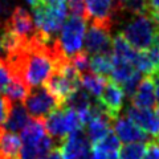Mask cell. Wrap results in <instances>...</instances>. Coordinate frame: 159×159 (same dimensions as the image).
<instances>
[{
  "label": "cell",
  "instance_id": "cell-1",
  "mask_svg": "<svg viewBox=\"0 0 159 159\" xmlns=\"http://www.w3.org/2000/svg\"><path fill=\"white\" fill-rule=\"evenodd\" d=\"M158 33L157 24L150 13L133 15V17L125 24L122 36L137 52L147 51L152 47L155 34Z\"/></svg>",
  "mask_w": 159,
  "mask_h": 159
},
{
  "label": "cell",
  "instance_id": "cell-2",
  "mask_svg": "<svg viewBox=\"0 0 159 159\" xmlns=\"http://www.w3.org/2000/svg\"><path fill=\"white\" fill-rule=\"evenodd\" d=\"M86 31V20L81 16L70 15L64 23L60 31L58 37H56V44L66 58H73L77 53L81 52L84 39Z\"/></svg>",
  "mask_w": 159,
  "mask_h": 159
},
{
  "label": "cell",
  "instance_id": "cell-3",
  "mask_svg": "<svg viewBox=\"0 0 159 159\" xmlns=\"http://www.w3.org/2000/svg\"><path fill=\"white\" fill-rule=\"evenodd\" d=\"M32 11L37 33L47 40L56 39L57 32L61 31L68 16L66 4H62L58 7H49L41 3Z\"/></svg>",
  "mask_w": 159,
  "mask_h": 159
},
{
  "label": "cell",
  "instance_id": "cell-4",
  "mask_svg": "<svg viewBox=\"0 0 159 159\" xmlns=\"http://www.w3.org/2000/svg\"><path fill=\"white\" fill-rule=\"evenodd\" d=\"M24 106L32 116V119H43V121H45V118L57 109H61L58 101L48 92L45 86L31 89L24 101Z\"/></svg>",
  "mask_w": 159,
  "mask_h": 159
},
{
  "label": "cell",
  "instance_id": "cell-5",
  "mask_svg": "<svg viewBox=\"0 0 159 159\" xmlns=\"http://www.w3.org/2000/svg\"><path fill=\"white\" fill-rule=\"evenodd\" d=\"M85 20H90L93 25L111 31L114 19L119 13L113 0H84Z\"/></svg>",
  "mask_w": 159,
  "mask_h": 159
},
{
  "label": "cell",
  "instance_id": "cell-6",
  "mask_svg": "<svg viewBox=\"0 0 159 159\" xmlns=\"http://www.w3.org/2000/svg\"><path fill=\"white\" fill-rule=\"evenodd\" d=\"M4 31L16 36L23 44L31 41L37 33L31 13L23 7H16L12 9L11 15L6 21Z\"/></svg>",
  "mask_w": 159,
  "mask_h": 159
},
{
  "label": "cell",
  "instance_id": "cell-7",
  "mask_svg": "<svg viewBox=\"0 0 159 159\" xmlns=\"http://www.w3.org/2000/svg\"><path fill=\"white\" fill-rule=\"evenodd\" d=\"M84 48L88 56H96V54H113L111 49V37L110 31L97 27L90 25L85 33V39H84Z\"/></svg>",
  "mask_w": 159,
  "mask_h": 159
},
{
  "label": "cell",
  "instance_id": "cell-8",
  "mask_svg": "<svg viewBox=\"0 0 159 159\" xmlns=\"http://www.w3.org/2000/svg\"><path fill=\"white\" fill-rule=\"evenodd\" d=\"M113 131L119 139V142L129 143H148L152 141V138L146 134L143 130H141L130 118L119 116L113 123Z\"/></svg>",
  "mask_w": 159,
  "mask_h": 159
},
{
  "label": "cell",
  "instance_id": "cell-9",
  "mask_svg": "<svg viewBox=\"0 0 159 159\" xmlns=\"http://www.w3.org/2000/svg\"><path fill=\"white\" fill-rule=\"evenodd\" d=\"M64 159H78L90 150V142L84 130L68 134L57 146Z\"/></svg>",
  "mask_w": 159,
  "mask_h": 159
},
{
  "label": "cell",
  "instance_id": "cell-10",
  "mask_svg": "<svg viewBox=\"0 0 159 159\" xmlns=\"http://www.w3.org/2000/svg\"><path fill=\"white\" fill-rule=\"evenodd\" d=\"M127 118H130L135 125L150 137L159 135V114L155 110L139 109L129 105L126 109Z\"/></svg>",
  "mask_w": 159,
  "mask_h": 159
},
{
  "label": "cell",
  "instance_id": "cell-11",
  "mask_svg": "<svg viewBox=\"0 0 159 159\" xmlns=\"http://www.w3.org/2000/svg\"><path fill=\"white\" fill-rule=\"evenodd\" d=\"M98 99L114 119L119 117V111L123 106V99H125V94L121 86L109 80Z\"/></svg>",
  "mask_w": 159,
  "mask_h": 159
},
{
  "label": "cell",
  "instance_id": "cell-12",
  "mask_svg": "<svg viewBox=\"0 0 159 159\" xmlns=\"http://www.w3.org/2000/svg\"><path fill=\"white\" fill-rule=\"evenodd\" d=\"M131 105L147 110H154L157 107L155 90H154V82L151 77H143L137 93L131 98Z\"/></svg>",
  "mask_w": 159,
  "mask_h": 159
},
{
  "label": "cell",
  "instance_id": "cell-13",
  "mask_svg": "<svg viewBox=\"0 0 159 159\" xmlns=\"http://www.w3.org/2000/svg\"><path fill=\"white\" fill-rule=\"evenodd\" d=\"M21 147V138L17 134L0 129V159H20Z\"/></svg>",
  "mask_w": 159,
  "mask_h": 159
},
{
  "label": "cell",
  "instance_id": "cell-14",
  "mask_svg": "<svg viewBox=\"0 0 159 159\" xmlns=\"http://www.w3.org/2000/svg\"><path fill=\"white\" fill-rule=\"evenodd\" d=\"M113 123L114 119L110 118L109 116H103V117H96L90 119L86 123V137L89 139V142L92 145H96L99 141H102L103 138L110 131H113Z\"/></svg>",
  "mask_w": 159,
  "mask_h": 159
},
{
  "label": "cell",
  "instance_id": "cell-15",
  "mask_svg": "<svg viewBox=\"0 0 159 159\" xmlns=\"http://www.w3.org/2000/svg\"><path fill=\"white\" fill-rule=\"evenodd\" d=\"M45 129L49 135L57 139L60 145L62 139L69 134L65 122V111H64V109H57L56 111H53L51 116L45 118Z\"/></svg>",
  "mask_w": 159,
  "mask_h": 159
},
{
  "label": "cell",
  "instance_id": "cell-16",
  "mask_svg": "<svg viewBox=\"0 0 159 159\" xmlns=\"http://www.w3.org/2000/svg\"><path fill=\"white\" fill-rule=\"evenodd\" d=\"M28 122H29V118H28V111L25 106L21 105V103H12L4 129L7 131L16 134L19 131H23L24 127L28 125Z\"/></svg>",
  "mask_w": 159,
  "mask_h": 159
},
{
  "label": "cell",
  "instance_id": "cell-17",
  "mask_svg": "<svg viewBox=\"0 0 159 159\" xmlns=\"http://www.w3.org/2000/svg\"><path fill=\"white\" fill-rule=\"evenodd\" d=\"M111 61H113V72L110 78L117 85H122L123 82H126L135 73V68L133 66V64L130 61L118 58L116 56H113V54H111Z\"/></svg>",
  "mask_w": 159,
  "mask_h": 159
},
{
  "label": "cell",
  "instance_id": "cell-18",
  "mask_svg": "<svg viewBox=\"0 0 159 159\" xmlns=\"http://www.w3.org/2000/svg\"><path fill=\"white\" fill-rule=\"evenodd\" d=\"M107 81H109L107 78L98 76V74L93 73V72H89V73L81 76V86L85 89L90 96L96 97V98H99V96L102 94V90L107 84Z\"/></svg>",
  "mask_w": 159,
  "mask_h": 159
},
{
  "label": "cell",
  "instance_id": "cell-19",
  "mask_svg": "<svg viewBox=\"0 0 159 159\" xmlns=\"http://www.w3.org/2000/svg\"><path fill=\"white\" fill-rule=\"evenodd\" d=\"M111 49H113V56L126 60V61H130V62L133 61V58L135 57V53H137V51L131 48V45L126 41L125 37L121 33L113 37Z\"/></svg>",
  "mask_w": 159,
  "mask_h": 159
},
{
  "label": "cell",
  "instance_id": "cell-20",
  "mask_svg": "<svg viewBox=\"0 0 159 159\" xmlns=\"http://www.w3.org/2000/svg\"><path fill=\"white\" fill-rule=\"evenodd\" d=\"M90 70L101 77L111 76L113 72V61L111 54H96L90 57Z\"/></svg>",
  "mask_w": 159,
  "mask_h": 159
},
{
  "label": "cell",
  "instance_id": "cell-21",
  "mask_svg": "<svg viewBox=\"0 0 159 159\" xmlns=\"http://www.w3.org/2000/svg\"><path fill=\"white\" fill-rule=\"evenodd\" d=\"M6 97L11 103H21L25 101V98L29 93V89L24 85L23 82H20L19 80L12 78V81L9 82V85L6 89Z\"/></svg>",
  "mask_w": 159,
  "mask_h": 159
},
{
  "label": "cell",
  "instance_id": "cell-22",
  "mask_svg": "<svg viewBox=\"0 0 159 159\" xmlns=\"http://www.w3.org/2000/svg\"><path fill=\"white\" fill-rule=\"evenodd\" d=\"M119 147H121V142H119V139L117 138L116 134H114V131H110L102 141H99L96 145H93L94 150L101 151L105 154V155H110V154L118 152Z\"/></svg>",
  "mask_w": 159,
  "mask_h": 159
},
{
  "label": "cell",
  "instance_id": "cell-23",
  "mask_svg": "<svg viewBox=\"0 0 159 159\" xmlns=\"http://www.w3.org/2000/svg\"><path fill=\"white\" fill-rule=\"evenodd\" d=\"M146 151V143H129L119 148V159H143Z\"/></svg>",
  "mask_w": 159,
  "mask_h": 159
},
{
  "label": "cell",
  "instance_id": "cell-24",
  "mask_svg": "<svg viewBox=\"0 0 159 159\" xmlns=\"http://www.w3.org/2000/svg\"><path fill=\"white\" fill-rule=\"evenodd\" d=\"M142 80H143V74L139 73L138 70H135V73H134L126 82L122 84L121 88H122V90H123V94H125V97L130 98V99L134 97V94L137 93L139 85H141Z\"/></svg>",
  "mask_w": 159,
  "mask_h": 159
},
{
  "label": "cell",
  "instance_id": "cell-25",
  "mask_svg": "<svg viewBox=\"0 0 159 159\" xmlns=\"http://www.w3.org/2000/svg\"><path fill=\"white\" fill-rule=\"evenodd\" d=\"M70 60H72V64L74 65V68H76L77 72L80 73V76L92 72L90 70V58H89V56L85 52L81 51Z\"/></svg>",
  "mask_w": 159,
  "mask_h": 159
},
{
  "label": "cell",
  "instance_id": "cell-26",
  "mask_svg": "<svg viewBox=\"0 0 159 159\" xmlns=\"http://www.w3.org/2000/svg\"><path fill=\"white\" fill-rule=\"evenodd\" d=\"M11 81H12V74L7 60L6 57L0 58V93L6 92V89Z\"/></svg>",
  "mask_w": 159,
  "mask_h": 159
},
{
  "label": "cell",
  "instance_id": "cell-27",
  "mask_svg": "<svg viewBox=\"0 0 159 159\" xmlns=\"http://www.w3.org/2000/svg\"><path fill=\"white\" fill-rule=\"evenodd\" d=\"M11 106H12V103L6 97H0V129H3L4 125H6Z\"/></svg>",
  "mask_w": 159,
  "mask_h": 159
},
{
  "label": "cell",
  "instance_id": "cell-28",
  "mask_svg": "<svg viewBox=\"0 0 159 159\" xmlns=\"http://www.w3.org/2000/svg\"><path fill=\"white\" fill-rule=\"evenodd\" d=\"M143 159H159V145L155 139L146 143V151Z\"/></svg>",
  "mask_w": 159,
  "mask_h": 159
},
{
  "label": "cell",
  "instance_id": "cell-29",
  "mask_svg": "<svg viewBox=\"0 0 159 159\" xmlns=\"http://www.w3.org/2000/svg\"><path fill=\"white\" fill-rule=\"evenodd\" d=\"M152 82H154V90H155V101L157 106H159V73H155L154 76H151Z\"/></svg>",
  "mask_w": 159,
  "mask_h": 159
},
{
  "label": "cell",
  "instance_id": "cell-30",
  "mask_svg": "<svg viewBox=\"0 0 159 159\" xmlns=\"http://www.w3.org/2000/svg\"><path fill=\"white\" fill-rule=\"evenodd\" d=\"M40 159H64L62 155H61V151H60V148L56 147V148H53V150L47 154L45 157H43V158H40Z\"/></svg>",
  "mask_w": 159,
  "mask_h": 159
},
{
  "label": "cell",
  "instance_id": "cell-31",
  "mask_svg": "<svg viewBox=\"0 0 159 159\" xmlns=\"http://www.w3.org/2000/svg\"><path fill=\"white\" fill-rule=\"evenodd\" d=\"M150 13H159V0H148Z\"/></svg>",
  "mask_w": 159,
  "mask_h": 159
},
{
  "label": "cell",
  "instance_id": "cell-32",
  "mask_svg": "<svg viewBox=\"0 0 159 159\" xmlns=\"http://www.w3.org/2000/svg\"><path fill=\"white\" fill-rule=\"evenodd\" d=\"M78 159H94V158H93V151H92V148H90L89 151H86L81 158H78Z\"/></svg>",
  "mask_w": 159,
  "mask_h": 159
},
{
  "label": "cell",
  "instance_id": "cell-33",
  "mask_svg": "<svg viewBox=\"0 0 159 159\" xmlns=\"http://www.w3.org/2000/svg\"><path fill=\"white\" fill-rule=\"evenodd\" d=\"M130 2H134V0H116V6L117 7H122V6H125L126 3H130Z\"/></svg>",
  "mask_w": 159,
  "mask_h": 159
},
{
  "label": "cell",
  "instance_id": "cell-34",
  "mask_svg": "<svg viewBox=\"0 0 159 159\" xmlns=\"http://www.w3.org/2000/svg\"><path fill=\"white\" fill-rule=\"evenodd\" d=\"M151 17L154 19V21L157 24V28H158V32H159V13H150Z\"/></svg>",
  "mask_w": 159,
  "mask_h": 159
},
{
  "label": "cell",
  "instance_id": "cell-35",
  "mask_svg": "<svg viewBox=\"0 0 159 159\" xmlns=\"http://www.w3.org/2000/svg\"><path fill=\"white\" fill-rule=\"evenodd\" d=\"M2 53H4V51H3V45H2V39H0V54ZM2 58V57H0Z\"/></svg>",
  "mask_w": 159,
  "mask_h": 159
},
{
  "label": "cell",
  "instance_id": "cell-36",
  "mask_svg": "<svg viewBox=\"0 0 159 159\" xmlns=\"http://www.w3.org/2000/svg\"><path fill=\"white\" fill-rule=\"evenodd\" d=\"M157 143H158V145H159V135L157 137Z\"/></svg>",
  "mask_w": 159,
  "mask_h": 159
}]
</instances>
